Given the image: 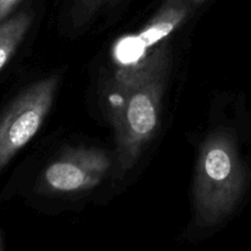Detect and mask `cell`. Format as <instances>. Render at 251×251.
I'll use <instances>...</instances> for the list:
<instances>
[{"label": "cell", "mask_w": 251, "mask_h": 251, "mask_svg": "<svg viewBox=\"0 0 251 251\" xmlns=\"http://www.w3.org/2000/svg\"><path fill=\"white\" fill-rule=\"evenodd\" d=\"M169 69L166 46L137 63L119 66L108 90V115L114 127L118 176L135 166L156 132Z\"/></svg>", "instance_id": "1"}, {"label": "cell", "mask_w": 251, "mask_h": 251, "mask_svg": "<svg viewBox=\"0 0 251 251\" xmlns=\"http://www.w3.org/2000/svg\"><path fill=\"white\" fill-rule=\"evenodd\" d=\"M245 172L232 135L217 131L203 142L196 166L194 202L196 221L213 226L227 217L239 201Z\"/></svg>", "instance_id": "2"}, {"label": "cell", "mask_w": 251, "mask_h": 251, "mask_svg": "<svg viewBox=\"0 0 251 251\" xmlns=\"http://www.w3.org/2000/svg\"><path fill=\"white\" fill-rule=\"evenodd\" d=\"M58 87L55 76L33 83L11 103L0 119V172L37 134Z\"/></svg>", "instance_id": "3"}, {"label": "cell", "mask_w": 251, "mask_h": 251, "mask_svg": "<svg viewBox=\"0 0 251 251\" xmlns=\"http://www.w3.org/2000/svg\"><path fill=\"white\" fill-rule=\"evenodd\" d=\"M110 166V158L100 150H68L43 172L39 190L46 194L90 190L103 180Z\"/></svg>", "instance_id": "4"}, {"label": "cell", "mask_w": 251, "mask_h": 251, "mask_svg": "<svg viewBox=\"0 0 251 251\" xmlns=\"http://www.w3.org/2000/svg\"><path fill=\"white\" fill-rule=\"evenodd\" d=\"M189 14L188 0H166L144 29L124 36L113 47V59L119 66L137 63L150 49L168 37Z\"/></svg>", "instance_id": "5"}, {"label": "cell", "mask_w": 251, "mask_h": 251, "mask_svg": "<svg viewBox=\"0 0 251 251\" xmlns=\"http://www.w3.org/2000/svg\"><path fill=\"white\" fill-rule=\"evenodd\" d=\"M32 17L27 12L12 16L0 24V70L6 65L31 26Z\"/></svg>", "instance_id": "6"}, {"label": "cell", "mask_w": 251, "mask_h": 251, "mask_svg": "<svg viewBox=\"0 0 251 251\" xmlns=\"http://www.w3.org/2000/svg\"><path fill=\"white\" fill-rule=\"evenodd\" d=\"M113 0H75L70 10V20L74 28H81L93 19L104 5Z\"/></svg>", "instance_id": "7"}, {"label": "cell", "mask_w": 251, "mask_h": 251, "mask_svg": "<svg viewBox=\"0 0 251 251\" xmlns=\"http://www.w3.org/2000/svg\"><path fill=\"white\" fill-rule=\"evenodd\" d=\"M20 1L21 0H0V24L9 19Z\"/></svg>", "instance_id": "8"}, {"label": "cell", "mask_w": 251, "mask_h": 251, "mask_svg": "<svg viewBox=\"0 0 251 251\" xmlns=\"http://www.w3.org/2000/svg\"><path fill=\"white\" fill-rule=\"evenodd\" d=\"M193 2H196V4H200V2H203L205 0H191Z\"/></svg>", "instance_id": "9"}, {"label": "cell", "mask_w": 251, "mask_h": 251, "mask_svg": "<svg viewBox=\"0 0 251 251\" xmlns=\"http://www.w3.org/2000/svg\"><path fill=\"white\" fill-rule=\"evenodd\" d=\"M0 250H2V240H1V238H0Z\"/></svg>", "instance_id": "10"}]
</instances>
